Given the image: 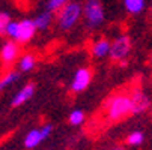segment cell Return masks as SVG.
<instances>
[{
    "mask_svg": "<svg viewBox=\"0 0 152 150\" xmlns=\"http://www.w3.org/2000/svg\"><path fill=\"white\" fill-rule=\"evenodd\" d=\"M38 27L35 24V20H21L18 21V35H17V42H20V44H26V42H29L35 33H36Z\"/></svg>",
    "mask_w": 152,
    "mask_h": 150,
    "instance_id": "5b68a950",
    "label": "cell"
},
{
    "mask_svg": "<svg viewBox=\"0 0 152 150\" xmlns=\"http://www.w3.org/2000/svg\"><path fill=\"white\" fill-rule=\"evenodd\" d=\"M18 54H20V47L17 42L14 41H9L6 44H3L2 50H0V60H2L3 66L8 68L11 66L12 63L18 59Z\"/></svg>",
    "mask_w": 152,
    "mask_h": 150,
    "instance_id": "52a82bcc",
    "label": "cell"
},
{
    "mask_svg": "<svg viewBox=\"0 0 152 150\" xmlns=\"http://www.w3.org/2000/svg\"><path fill=\"white\" fill-rule=\"evenodd\" d=\"M69 2V0H48V3H47V9L51 11V12H59L65 5H66Z\"/></svg>",
    "mask_w": 152,
    "mask_h": 150,
    "instance_id": "ac0fdd59",
    "label": "cell"
},
{
    "mask_svg": "<svg viewBox=\"0 0 152 150\" xmlns=\"http://www.w3.org/2000/svg\"><path fill=\"white\" fill-rule=\"evenodd\" d=\"M84 122V113L81 110H74L71 114H69V123L72 126H78Z\"/></svg>",
    "mask_w": 152,
    "mask_h": 150,
    "instance_id": "e0dca14e",
    "label": "cell"
},
{
    "mask_svg": "<svg viewBox=\"0 0 152 150\" xmlns=\"http://www.w3.org/2000/svg\"><path fill=\"white\" fill-rule=\"evenodd\" d=\"M17 78H18V74H17V72H14V71H11V72L5 74L2 78H0V90H3L5 87L11 86L14 81H17Z\"/></svg>",
    "mask_w": 152,
    "mask_h": 150,
    "instance_id": "9a60e30c",
    "label": "cell"
},
{
    "mask_svg": "<svg viewBox=\"0 0 152 150\" xmlns=\"http://www.w3.org/2000/svg\"><path fill=\"white\" fill-rule=\"evenodd\" d=\"M83 18L86 21V26L98 27L104 21V8L99 0H86L83 5Z\"/></svg>",
    "mask_w": 152,
    "mask_h": 150,
    "instance_id": "3957f363",
    "label": "cell"
},
{
    "mask_svg": "<svg viewBox=\"0 0 152 150\" xmlns=\"http://www.w3.org/2000/svg\"><path fill=\"white\" fill-rule=\"evenodd\" d=\"M110 48H112L110 42L105 41V39H101V41H98V42H95V44H94V47H92V54H94L95 57L101 59V57H104V56H107V54H110Z\"/></svg>",
    "mask_w": 152,
    "mask_h": 150,
    "instance_id": "30bf717a",
    "label": "cell"
},
{
    "mask_svg": "<svg viewBox=\"0 0 152 150\" xmlns=\"http://www.w3.org/2000/svg\"><path fill=\"white\" fill-rule=\"evenodd\" d=\"M91 80H92V71L88 69V68H81L75 72L74 75V80L71 83V90L74 93H80L83 92L88 86L91 84Z\"/></svg>",
    "mask_w": 152,
    "mask_h": 150,
    "instance_id": "8992f818",
    "label": "cell"
},
{
    "mask_svg": "<svg viewBox=\"0 0 152 150\" xmlns=\"http://www.w3.org/2000/svg\"><path fill=\"white\" fill-rule=\"evenodd\" d=\"M51 20H53V15H51V11H45V12H42L39 14L36 18H35V24L38 27V30H45L48 29V26L51 24Z\"/></svg>",
    "mask_w": 152,
    "mask_h": 150,
    "instance_id": "5bb4252c",
    "label": "cell"
},
{
    "mask_svg": "<svg viewBox=\"0 0 152 150\" xmlns=\"http://www.w3.org/2000/svg\"><path fill=\"white\" fill-rule=\"evenodd\" d=\"M124 6L129 14L137 15V14L143 12L146 3H145V0H124Z\"/></svg>",
    "mask_w": 152,
    "mask_h": 150,
    "instance_id": "4fadbf2b",
    "label": "cell"
},
{
    "mask_svg": "<svg viewBox=\"0 0 152 150\" xmlns=\"http://www.w3.org/2000/svg\"><path fill=\"white\" fill-rule=\"evenodd\" d=\"M143 140H145V135L142 132L136 131V132H131L126 137V144L128 146H140L143 143Z\"/></svg>",
    "mask_w": 152,
    "mask_h": 150,
    "instance_id": "2e32d148",
    "label": "cell"
},
{
    "mask_svg": "<svg viewBox=\"0 0 152 150\" xmlns=\"http://www.w3.org/2000/svg\"><path fill=\"white\" fill-rule=\"evenodd\" d=\"M35 65H36V57H35L32 53L23 54V57H21L20 62H18V68H20L21 72H29V71H32V69L35 68Z\"/></svg>",
    "mask_w": 152,
    "mask_h": 150,
    "instance_id": "8fae6325",
    "label": "cell"
},
{
    "mask_svg": "<svg viewBox=\"0 0 152 150\" xmlns=\"http://www.w3.org/2000/svg\"><path fill=\"white\" fill-rule=\"evenodd\" d=\"M11 15L8 12H0V35L6 33V27L11 23Z\"/></svg>",
    "mask_w": 152,
    "mask_h": 150,
    "instance_id": "d6986e66",
    "label": "cell"
},
{
    "mask_svg": "<svg viewBox=\"0 0 152 150\" xmlns=\"http://www.w3.org/2000/svg\"><path fill=\"white\" fill-rule=\"evenodd\" d=\"M41 141H44V138H42V134H41V129H32V131L26 135L24 146H26L27 149H35Z\"/></svg>",
    "mask_w": 152,
    "mask_h": 150,
    "instance_id": "7c38bea8",
    "label": "cell"
},
{
    "mask_svg": "<svg viewBox=\"0 0 152 150\" xmlns=\"http://www.w3.org/2000/svg\"><path fill=\"white\" fill-rule=\"evenodd\" d=\"M51 131H53V126L51 125H45V126H42L41 128V134H42V138H48V135L51 134Z\"/></svg>",
    "mask_w": 152,
    "mask_h": 150,
    "instance_id": "44dd1931",
    "label": "cell"
},
{
    "mask_svg": "<svg viewBox=\"0 0 152 150\" xmlns=\"http://www.w3.org/2000/svg\"><path fill=\"white\" fill-rule=\"evenodd\" d=\"M6 36H9L12 41L17 39V35H18V21H11L6 27Z\"/></svg>",
    "mask_w": 152,
    "mask_h": 150,
    "instance_id": "ffe728a7",
    "label": "cell"
},
{
    "mask_svg": "<svg viewBox=\"0 0 152 150\" xmlns=\"http://www.w3.org/2000/svg\"><path fill=\"white\" fill-rule=\"evenodd\" d=\"M129 50H131V41H129L126 35H122L113 41L112 48H110V57L113 60L122 62L129 54Z\"/></svg>",
    "mask_w": 152,
    "mask_h": 150,
    "instance_id": "277c9868",
    "label": "cell"
},
{
    "mask_svg": "<svg viewBox=\"0 0 152 150\" xmlns=\"http://www.w3.org/2000/svg\"><path fill=\"white\" fill-rule=\"evenodd\" d=\"M112 150H125V149H124V147H121V146H118V147H113Z\"/></svg>",
    "mask_w": 152,
    "mask_h": 150,
    "instance_id": "7402d4cb",
    "label": "cell"
},
{
    "mask_svg": "<svg viewBox=\"0 0 152 150\" xmlns=\"http://www.w3.org/2000/svg\"><path fill=\"white\" fill-rule=\"evenodd\" d=\"M131 99H133V105H134V111H133V114H140V113L146 111V110L149 108V105H151L149 98H148L142 90H139V89L133 90V93H131Z\"/></svg>",
    "mask_w": 152,
    "mask_h": 150,
    "instance_id": "ba28073f",
    "label": "cell"
},
{
    "mask_svg": "<svg viewBox=\"0 0 152 150\" xmlns=\"http://www.w3.org/2000/svg\"><path fill=\"white\" fill-rule=\"evenodd\" d=\"M151 62H152V56H151Z\"/></svg>",
    "mask_w": 152,
    "mask_h": 150,
    "instance_id": "603a6c76",
    "label": "cell"
},
{
    "mask_svg": "<svg viewBox=\"0 0 152 150\" xmlns=\"http://www.w3.org/2000/svg\"><path fill=\"white\" fill-rule=\"evenodd\" d=\"M105 110H107V117L112 122H121L126 119L129 114H133L134 111V105L131 95H125V93H118L113 95L105 104Z\"/></svg>",
    "mask_w": 152,
    "mask_h": 150,
    "instance_id": "6da1fadb",
    "label": "cell"
},
{
    "mask_svg": "<svg viewBox=\"0 0 152 150\" xmlns=\"http://www.w3.org/2000/svg\"><path fill=\"white\" fill-rule=\"evenodd\" d=\"M35 93V84H26L12 99V107H20L24 102H27Z\"/></svg>",
    "mask_w": 152,
    "mask_h": 150,
    "instance_id": "9c48e42d",
    "label": "cell"
},
{
    "mask_svg": "<svg viewBox=\"0 0 152 150\" xmlns=\"http://www.w3.org/2000/svg\"><path fill=\"white\" fill-rule=\"evenodd\" d=\"M83 17V6L78 2H68L57 12V24L62 30H69Z\"/></svg>",
    "mask_w": 152,
    "mask_h": 150,
    "instance_id": "7a4b0ae2",
    "label": "cell"
}]
</instances>
